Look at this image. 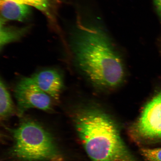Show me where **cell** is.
I'll use <instances>...</instances> for the list:
<instances>
[{
  "label": "cell",
  "instance_id": "6da1fadb",
  "mask_svg": "<svg viewBox=\"0 0 161 161\" xmlns=\"http://www.w3.org/2000/svg\"><path fill=\"white\" fill-rule=\"evenodd\" d=\"M74 48L78 65L90 81L106 88L122 83L125 76L122 60L101 33L84 30L76 39Z\"/></svg>",
  "mask_w": 161,
  "mask_h": 161
},
{
  "label": "cell",
  "instance_id": "7a4b0ae2",
  "mask_svg": "<svg viewBox=\"0 0 161 161\" xmlns=\"http://www.w3.org/2000/svg\"><path fill=\"white\" fill-rule=\"evenodd\" d=\"M75 119L78 136L92 161H138L107 114L98 110H84L78 113Z\"/></svg>",
  "mask_w": 161,
  "mask_h": 161
},
{
  "label": "cell",
  "instance_id": "3957f363",
  "mask_svg": "<svg viewBox=\"0 0 161 161\" xmlns=\"http://www.w3.org/2000/svg\"><path fill=\"white\" fill-rule=\"evenodd\" d=\"M14 154L26 161H58L60 155L53 139L42 127L24 122L13 132Z\"/></svg>",
  "mask_w": 161,
  "mask_h": 161
},
{
  "label": "cell",
  "instance_id": "277c9868",
  "mask_svg": "<svg viewBox=\"0 0 161 161\" xmlns=\"http://www.w3.org/2000/svg\"><path fill=\"white\" fill-rule=\"evenodd\" d=\"M14 93L20 114L31 108L52 109V98L40 89L31 77L22 78L16 86Z\"/></svg>",
  "mask_w": 161,
  "mask_h": 161
},
{
  "label": "cell",
  "instance_id": "5b68a950",
  "mask_svg": "<svg viewBox=\"0 0 161 161\" xmlns=\"http://www.w3.org/2000/svg\"><path fill=\"white\" fill-rule=\"evenodd\" d=\"M134 129L140 138L161 139V90L147 104Z\"/></svg>",
  "mask_w": 161,
  "mask_h": 161
},
{
  "label": "cell",
  "instance_id": "8992f818",
  "mask_svg": "<svg viewBox=\"0 0 161 161\" xmlns=\"http://www.w3.org/2000/svg\"><path fill=\"white\" fill-rule=\"evenodd\" d=\"M32 79L40 89L56 102H59L64 82L62 76L57 70L47 69L34 74Z\"/></svg>",
  "mask_w": 161,
  "mask_h": 161
},
{
  "label": "cell",
  "instance_id": "52a82bcc",
  "mask_svg": "<svg viewBox=\"0 0 161 161\" xmlns=\"http://www.w3.org/2000/svg\"><path fill=\"white\" fill-rule=\"evenodd\" d=\"M1 11L3 18L7 19L24 21L29 17V6L17 0H1Z\"/></svg>",
  "mask_w": 161,
  "mask_h": 161
},
{
  "label": "cell",
  "instance_id": "ba28073f",
  "mask_svg": "<svg viewBox=\"0 0 161 161\" xmlns=\"http://www.w3.org/2000/svg\"><path fill=\"white\" fill-rule=\"evenodd\" d=\"M14 110V105L11 95L5 82L0 81V115L5 118L11 115Z\"/></svg>",
  "mask_w": 161,
  "mask_h": 161
},
{
  "label": "cell",
  "instance_id": "9c48e42d",
  "mask_svg": "<svg viewBox=\"0 0 161 161\" xmlns=\"http://www.w3.org/2000/svg\"><path fill=\"white\" fill-rule=\"evenodd\" d=\"M20 3L28 6H32L36 8L49 14L51 7L52 0H17Z\"/></svg>",
  "mask_w": 161,
  "mask_h": 161
},
{
  "label": "cell",
  "instance_id": "30bf717a",
  "mask_svg": "<svg viewBox=\"0 0 161 161\" xmlns=\"http://www.w3.org/2000/svg\"><path fill=\"white\" fill-rule=\"evenodd\" d=\"M141 154L149 161H161V148L150 149L143 148Z\"/></svg>",
  "mask_w": 161,
  "mask_h": 161
},
{
  "label": "cell",
  "instance_id": "8fae6325",
  "mask_svg": "<svg viewBox=\"0 0 161 161\" xmlns=\"http://www.w3.org/2000/svg\"><path fill=\"white\" fill-rule=\"evenodd\" d=\"M156 10L161 21V0H153Z\"/></svg>",
  "mask_w": 161,
  "mask_h": 161
}]
</instances>
